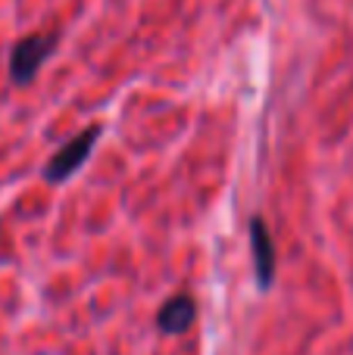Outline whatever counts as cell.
Returning a JSON list of instances; mask_svg holds the SVG:
<instances>
[{"label": "cell", "mask_w": 353, "mask_h": 355, "mask_svg": "<svg viewBox=\"0 0 353 355\" xmlns=\"http://www.w3.org/2000/svg\"><path fill=\"white\" fill-rule=\"evenodd\" d=\"M100 135H104V128H100V125H91V128L79 131V135H75L69 144H63V147L47 159V166H44V172H41L44 181H47V184H63V181H69V178H72V175L88 162L91 150L97 147Z\"/></svg>", "instance_id": "obj_1"}, {"label": "cell", "mask_w": 353, "mask_h": 355, "mask_svg": "<svg viewBox=\"0 0 353 355\" xmlns=\"http://www.w3.org/2000/svg\"><path fill=\"white\" fill-rule=\"evenodd\" d=\"M56 47V35H28L13 47L10 53V78L13 85H31L35 75L41 72V66L50 60Z\"/></svg>", "instance_id": "obj_2"}, {"label": "cell", "mask_w": 353, "mask_h": 355, "mask_svg": "<svg viewBox=\"0 0 353 355\" xmlns=\"http://www.w3.org/2000/svg\"><path fill=\"white\" fill-rule=\"evenodd\" d=\"M250 231V256H254V275H256V284L260 290L266 293L269 287L275 284V275H279V250H275V240L269 234L266 221L260 215H254L247 225Z\"/></svg>", "instance_id": "obj_3"}, {"label": "cell", "mask_w": 353, "mask_h": 355, "mask_svg": "<svg viewBox=\"0 0 353 355\" xmlns=\"http://www.w3.org/2000/svg\"><path fill=\"white\" fill-rule=\"evenodd\" d=\"M197 321V302L191 293H175L156 312V331L166 334V337H179L188 327Z\"/></svg>", "instance_id": "obj_4"}]
</instances>
